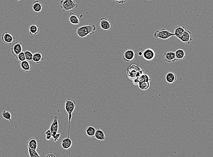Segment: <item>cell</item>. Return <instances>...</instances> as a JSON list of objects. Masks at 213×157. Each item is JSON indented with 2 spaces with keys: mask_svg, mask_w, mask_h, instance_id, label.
I'll return each mask as SVG.
<instances>
[{
  "mask_svg": "<svg viewBox=\"0 0 213 157\" xmlns=\"http://www.w3.org/2000/svg\"><path fill=\"white\" fill-rule=\"evenodd\" d=\"M39 28L38 25L32 24L29 27V33L31 36H36L39 32Z\"/></svg>",
  "mask_w": 213,
  "mask_h": 157,
  "instance_id": "obj_23",
  "label": "cell"
},
{
  "mask_svg": "<svg viewBox=\"0 0 213 157\" xmlns=\"http://www.w3.org/2000/svg\"><path fill=\"white\" fill-rule=\"evenodd\" d=\"M28 150L29 154L30 157H40V156L38 152H37V150L35 149H32L31 148H28Z\"/></svg>",
  "mask_w": 213,
  "mask_h": 157,
  "instance_id": "obj_30",
  "label": "cell"
},
{
  "mask_svg": "<svg viewBox=\"0 0 213 157\" xmlns=\"http://www.w3.org/2000/svg\"><path fill=\"white\" fill-rule=\"evenodd\" d=\"M76 101L72 99L68 98L65 101V108L66 112L68 115V130L67 138H69L70 129V122L72 117V113L76 108Z\"/></svg>",
  "mask_w": 213,
  "mask_h": 157,
  "instance_id": "obj_2",
  "label": "cell"
},
{
  "mask_svg": "<svg viewBox=\"0 0 213 157\" xmlns=\"http://www.w3.org/2000/svg\"><path fill=\"white\" fill-rule=\"evenodd\" d=\"M60 4V8L64 12L76 10L78 7V4L73 0H61Z\"/></svg>",
  "mask_w": 213,
  "mask_h": 157,
  "instance_id": "obj_4",
  "label": "cell"
},
{
  "mask_svg": "<svg viewBox=\"0 0 213 157\" xmlns=\"http://www.w3.org/2000/svg\"><path fill=\"white\" fill-rule=\"evenodd\" d=\"M154 37L159 38L163 40H166L169 39L171 37L174 36V33L171 32L169 30L164 29H162L160 30H157L154 33Z\"/></svg>",
  "mask_w": 213,
  "mask_h": 157,
  "instance_id": "obj_5",
  "label": "cell"
},
{
  "mask_svg": "<svg viewBox=\"0 0 213 157\" xmlns=\"http://www.w3.org/2000/svg\"><path fill=\"white\" fill-rule=\"evenodd\" d=\"M22 43L21 42H17L11 45V52L14 57L22 51Z\"/></svg>",
  "mask_w": 213,
  "mask_h": 157,
  "instance_id": "obj_7",
  "label": "cell"
},
{
  "mask_svg": "<svg viewBox=\"0 0 213 157\" xmlns=\"http://www.w3.org/2000/svg\"><path fill=\"white\" fill-rule=\"evenodd\" d=\"M135 57V53L132 50H128L124 52L122 57L123 60L125 62L131 61Z\"/></svg>",
  "mask_w": 213,
  "mask_h": 157,
  "instance_id": "obj_12",
  "label": "cell"
},
{
  "mask_svg": "<svg viewBox=\"0 0 213 157\" xmlns=\"http://www.w3.org/2000/svg\"><path fill=\"white\" fill-rule=\"evenodd\" d=\"M100 27L105 31H110L112 28V25L108 19L106 18H102L100 20Z\"/></svg>",
  "mask_w": 213,
  "mask_h": 157,
  "instance_id": "obj_10",
  "label": "cell"
},
{
  "mask_svg": "<svg viewBox=\"0 0 213 157\" xmlns=\"http://www.w3.org/2000/svg\"><path fill=\"white\" fill-rule=\"evenodd\" d=\"M55 155H54L53 154H48L47 155H46V157H55Z\"/></svg>",
  "mask_w": 213,
  "mask_h": 157,
  "instance_id": "obj_36",
  "label": "cell"
},
{
  "mask_svg": "<svg viewBox=\"0 0 213 157\" xmlns=\"http://www.w3.org/2000/svg\"><path fill=\"white\" fill-rule=\"evenodd\" d=\"M25 55L26 57V60L29 62H33V54L29 50L24 51Z\"/></svg>",
  "mask_w": 213,
  "mask_h": 157,
  "instance_id": "obj_28",
  "label": "cell"
},
{
  "mask_svg": "<svg viewBox=\"0 0 213 157\" xmlns=\"http://www.w3.org/2000/svg\"><path fill=\"white\" fill-rule=\"evenodd\" d=\"M20 66L22 70L25 72H29L32 69V66L30 62L26 60L20 62Z\"/></svg>",
  "mask_w": 213,
  "mask_h": 157,
  "instance_id": "obj_20",
  "label": "cell"
},
{
  "mask_svg": "<svg viewBox=\"0 0 213 157\" xmlns=\"http://www.w3.org/2000/svg\"><path fill=\"white\" fill-rule=\"evenodd\" d=\"M179 40L186 44H190L193 40L191 32L188 29H185L181 36L179 38Z\"/></svg>",
  "mask_w": 213,
  "mask_h": 157,
  "instance_id": "obj_6",
  "label": "cell"
},
{
  "mask_svg": "<svg viewBox=\"0 0 213 157\" xmlns=\"http://www.w3.org/2000/svg\"><path fill=\"white\" fill-rule=\"evenodd\" d=\"M17 1H19V2H20V1H21V0H16Z\"/></svg>",
  "mask_w": 213,
  "mask_h": 157,
  "instance_id": "obj_38",
  "label": "cell"
},
{
  "mask_svg": "<svg viewBox=\"0 0 213 157\" xmlns=\"http://www.w3.org/2000/svg\"><path fill=\"white\" fill-rule=\"evenodd\" d=\"M23 139L25 142H26L28 148L29 147L31 149L37 150V146H38V144H37V142L36 138H34V137L30 138L27 142H26V140H25L24 138H23Z\"/></svg>",
  "mask_w": 213,
  "mask_h": 157,
  "instance_id": "obj_15",
  "label": "cell"
},
{
  "mask_svg": "<svg viewBox=\"0 0 213 157\" xmlns=\"http://www.w3.org/2000/svg\"><path fill=\"white\" fill-rule=\"evenodd\" d=\"M148 1H150V0H148Z\"/></svg>",
  "mask_w": 213,
  "mask_h": 157,
  "instance_id": "obj_39",
  "label": "cell"
},
{
  "mask_svg": "<svg viewBox=\"0 0 213 157\" xmlns=\"http://www.w3.org/2000/svg\"><path fill=\"white\" fill-rule=\"evenodd\" d=\"M16 59H17V60L19 62H22V61L26 60V57H25V55L24 52L22 51V52H20V54L17 55L15 57Z\"/></svg>",
  "mask_w": 213,
  "mask_h": 157,
  "instance_id": "obj_31",
  "label": "cell"
},
{
  "mask_svg": "<svg viewBox=\"0 0 213 157\" xmlns=\"http://www.w3.org/2000/svg\"><path fill=\"white\" fill-rule=\"evenodd\" d=\"M58 120V119L57 116H55L54 117L51 125L50 126V130L52 134V137L53 138H54L55 135L58 133V128H59Z\"/></svg>",
  "mask_w": 213,
  "mask_h": 157,
  "instance_id": "obj_8",
  "label": "cell"
},
{
  "mask_svg": "<svg viewBox=\"0 0 213 157\" xmlns=\"http://www.w3.org/2000/svg\"><path fill=\"white\" fill-rule=\"evenodd\" d=\"M139 82H150L151 81V79L150 78L149 75L145 73H143L141 75H140L139 77Z\"/></svg>",
  "mask_w": 213,
  "mask_h": 157,
  "instance_id": "obj_29",
  "label": "cell"
},
{
  "mask_svg": "<svg viewBox=\"0 0 213 157\" xmlns=\"http://www.w3.org/2000/svg\"><path fill=\"white\" fill-rule=\"evenodd\" d=\"M142 54H143L142 52H139V53H138V55H139V56H142Z\"/></svg>",
  "mask_w": 213,
  "mask_h": 157,
  "instance_id": "obj_37",
  "label": "cell"
},
{
  "mask_svg": "<svg viewBox=\"0 0 213 157\" xmlns=\"http://www.w3.org/2000/svg\"><path fill=\"white\" fill-rule=\"evenodd\" d=\"M131 81L132 83L135 86L138 85L139 82H139V77H136V78H134V79L132 80Z\"/></svg>",
  "mask_w": 213,
  "mask_h": 157,
  "instance_id": "obj_33",
  "label": "cell"
},
{
  "mask_svg": "<svg viewBox=\"0 0 213 157\" xmlns=\"http://www.w3.org/2000/svg\"><path fill=\"white\" fill-rule=\"evenodd\" d=\"M69 21L70 24L74 25L80 24V22L79 19L75 14L70 12L69 16Z\"/></svg>",
  "mask_w": 213,
  "mask_h": 157,
  "instance_id": "obj_18",
  "label": "cell"
},
{
  "mask_svg": "<svg viewBox=\"0 0 213 157\" xmlns=\"http://www.w3.org/2000/svg\"><path fill=\"white\" fill-rule=\"evenodd\" d=\"M110 1H114L119 4H122L127 2L128 0H110Z\"/></svg>",
  "mask_w": 213,
  "mask_h": 157,
  "instance_id": "obj_35",
  "label": "cell"
},
{
  "mask_svg": "<svg viewBox=\"0 0 213 157\" xmlns=\"http://www.w3.org/2000/svg\"><path fill=\"white\" fill-rule=\"evenodd\" d=\"M96 29V27L94 24L91 23L87 25H83L79 27L77 29V33L80 38H84L89 35H92L95 33Z\"/></svg>",
  "mask_w": 213,
  "mask_h": 157,
  "instance_id": "obj_1",
  "label": "cell"
},
{
  "mask_svg": "<svg viewBox=\"0 0 213 157\" xmlns=\"http://www.w3.org/2000/svg\"><path fill=\"white\" fill-rule=\"evenodd\" d=\"M15 39V37L7 31L3 32L1 36V40L4 43L8 45H11Z\"/></svg>",
  "mask_w": 213,
  "mask_h": 157,
  "instance_id": "obj_11",
  "label": "cell"
},
{
  "mask_svg": "<svg viewBox=\"0 0 213 157\" xmlns=\"http://www.w3.org/2000/svg\"><path fill=\"white\" fill-rule=\"evenodd\" d=\"M185 27H182L181 25H178L176 27H175L174 29V37L177 38L178 39H179V38L181 36L183 33L185 31Z\"/></svg>",
  "mask_w": 213,
  "mask_h": 157,
  "instance_id": "obj_17",
  "label": "cell"
},
{
  "mask_svg": "<svg viewBox=\"0 0 213 157\" xmlns=\"http://www.w3.org/2000/svg\"><path fill=\"white\" fill-rule=\"evenodd\" d=\"M176 75L173 72H168L165 75V80L166 82L169 84L174 83L176 81Z\"/></svg>",
  "mask_w": 213,
  "mask_h": 157,
  "instance_id": "obj_14",
  "label": "cell"
},
{
  "mask_svg": "<svg viewBox=\"0 0 213 157\" xmlns=\"http://www.w3.org/2000/svg\"><path fill=\"white\" fill-rule=\"evenodd\" d=\"M138 85L140 89L146 91L147 90L150 88V82L145 81L139 82Z\"/></svg>",
  "mask_w": 213,
  "mask_h": 157,
  "instance_id": "obj_26",
  "label": "cell"
},
{
  "mask_svg": "<svg viewBox=\"0 0 213 157\" xmlns=\"http://www.w3.org/2000/svg\"><path fill=\"white\" fill-rule=\"evenodd\" d=\"M94 137L96 139L101 141H103L105 140V133H104L102 130L100 129L96 130V133H95Z\"/></svg>",
  "mask_w": 213,
  "mask_h": 157,
  "instance_id": "obj_22",
  "label": "cell"
},
{
  "mask_svg": "<svg viewBox=\"0 0 213 157\" xmlns=\"http://www.w3.org/2000/svg\"><path fill=\"white\" fill-rule=\"evenodd\" d=\"M142 56L145 60L147 61H151L155 58V52L152 49L150 48L146 49L143 52Z\"/></svg>",
  "mask_w": 213,
  "mask_h": 157,
  "instance_id": "obj_9",
  "label": "cell"
},
{
  "mask_svg": "<svg viewBox=\"0 0 213 157\" xmlns=\"http://www.w3.org/2000/svg\"><path fill=\"white\" fill-rule=\"evenodd\" d=\"M165 62L168 63H173L176 61L175 53L172 51L165 52L164 53Z\"/></svg>",
  "mask_w": 213,
  "mask_h": 157,
  "instance_id": "obj_13",
  "label": "cell"
},
{
  "mask_svg": "<svg viewBox=\"0 0 213 157\" xmlns=\"http://www.w3.org/2000/svg\"><path fill=\"white\" fill-rule=\"evenodd\" d=\"M174 53H175L176 61H181L186 58V53L184 50L182 49L177 50Z\"/></svg>",
  "mask_w": 213,
  "mask_h": 157,
  "instance_id": "obj_21",
  "label": "cell"
},
{
  "mask_svg": "<svg viewBox=\"0 0 213 157\" xmlns=\"http://www.w3.org/2000/svg\"><path fill=\"white\" fill-rule=\"evenodd\" d=\"M32 8L34 12L39 13L42 10L43 5L42 3L40 2L39 1L36 0L32 4Z\"/></svg>",
  "mask_w": 213,
  "mask_h": 157,
  "instance_id": "obj_16",
  "label": "cell"
},
{
  "mask_svg": "<svg viewBox=\"0 0 213 157\" xmlns=\"http://www.w3.org/2000/svg\"><path fill=\"white\" fill-rule=\"evenodd\" d=\"M1 116H2V117L3 118L5 119L6 120L9 121L10 122H11L13 125V126L15 127L13 123L12 122V120H11V113L9 111H3L2 112V113H1Z\"/></svg>",
  "mask_w": 213,
  "mask_h": 157,
  "instance_id": "obj_27",
  "label": "cell"
},
{
  "mask_svg": "<svg viewBox=\"0 0 213 157\" xmlns=\"http://www.w3.org/2000/svg\"><path fill=\"white\" fill-rule=\"evenodd\" d=\"M60 133H57V134H56V135H55V137H54V138H53V140H54V142H57V141H58V140H59V138H60Z\"/></svg>",
  "mask_w": 213,
  "mask_h": 157,
  "instance_id": "obj_34",
  "label": "cell"
},
{
  "mask_svg": "<svg viewBox=\"0 0 213 157\" xmlns=\"http://www.w3.org/2000/svg\"><path fill=\"white\" fill-rule=\"evenodd\" d=\"M44 59L42 55L39 52H37L33 55V62H35L36 63H39Z\"/></svg>",
  "mask_w": 213,
  "mask_h": 157,
  "instance_id": "obj_24",
  "label": "cell"
},
{
  "mask_svg": "<svg viewBox=\"0 0 213 157\" xmlns=\"http://www.w3.org/2000/svg\"><path fill=\"white\" fill-rule=\"evenodd\" d=\"M72 140L67 137L62 140L61 142V146L64 149H68L69 150L72 147Z\"/></svg>",
  "mask_w": 213,
  "mask_h": 157,
  "instance_id": "obj_19",
  "label": "cell"
},
{
  "mask_svg": "<svg viewBox=\"0 0 213 157\" xmlns=\"http://www.w3.org/2000/svg\"><path fill=\"white\" fill-rule=\"evenodd\" d=\"M129 79L132 80L136 77H139L140 75L145 73V70L136 64H133L128 68L126 72Z\"/></svg>",
  "mask_w": 213,
  "mask_h": 157,
  "instance_id": "obj_3",
  "label": "cell"
},
{
  "mask_svg": "<svg viewBox=\"0 0 213 157\" xmlns=\"http://www.w3.org/2000/svg\"><path fill=\"white\" fill-rule=\"evenodd\" d=\"M96 131V129L92 126L87 127L85 130L87 135L90 137H94Z\"/></svg>",
  "mask_w": 213,
  "mask_h": 157,
  "instance_id": "obj_25",
  "label": "cell"
},
{
  "mask_svg": "<svg viewBox=\"0 0 213 157\" xmlns=\"http://www.w3.org/2000/svg\"><path fill=\"white\" fill-rule=\"evenodd\" d=\"M46 135V139L47 140H50L52 138V134L50 131V129L47 130L45 133Z\"/></svg>",
  "mask_w": 213,
  "mask_h": 157,
  "instance_id": "obj_32",
  "label": "cell"
}]
</instances>
